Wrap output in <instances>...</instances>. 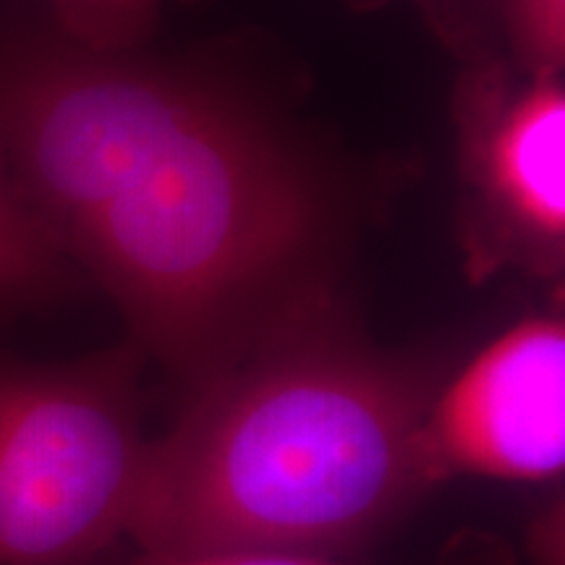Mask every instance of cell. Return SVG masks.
<instances>
[{
    "label": "cell",
    "mask_w": 565,
    "mask_h": 565,
    "mask_svg": "<svg viewBox=\"0 0 565 565\" xmlns=\"http://www.w3.org/2000/svg\"><path fill=\"white\" fill-rule=\"evenodd\" d=\"M0 166L129 343L189 391L330 294L335 210L278 121L196 71L0 9Z\"/></svg>",
    "instance_id": "6da1fadb"
},
{
    "label": "cell",
    "mask_w": 565,
    "mask_h": 565,
    "mask_svg": "<svg viewBox=\"0 0 565 565\" xmlns=\"http://www.w3.org/2000/svg\"><path fill=\"white\" fill-rule=\"evenodd\" d=\"M443 380L317 296L150 440L129 540L141 557L364 555L440 487L424 427Z\"/></svg>",
    "instance_id": "7a4b0ae2"
},
{
    "label": "cell",
    "mask_w": 565,
    "mask_h": 565,
    "mask_svg": "<svg viewBox=\"0 0 565 565\" xmlns=\"http://www.w3.org/2000/svg\"><path fill=\"white\" fill-rule=\"evenodd\" d=\"M145 362L129 341L61 364L0 351V565H100L129 540Z\"/></svg>",
    "instance_id": "3957f363"
},
{
    "label": "cell",
    "mask_w": 565,
    "mask_h": 565,
    "mask_svg": "<svg viewBox=\"0 0 565 565\" xmlns=\"http://www.w3.org/2000/svg\"><path fill=\"white\" fill-rule=\"evenodd\" d=\"M469 265L555 273L565 252V92L492 61L456 100Z\"/></svg>",
    "instance_id": "277c9868"
},
{
    "label": "cell",
    "mask_w": 565,
    "mask_h": 565,
    "mask_svg": "<svg viewBox=\"0 0 565 565\" xmlns=\"http://www.w3.org/2000/svg\"><path fill=\"white\" fill-rule=\"evenodd\" d=\"M437 479L542 484L565 463V328L529 317L443 380L424 427Z\"/></svg>",
    "instance_id": "5b68a950"
},
{
    "label": "cell",
    "mask_w": 565,
    "mask_h": 565,
    "mask_svg": "<svg viewBox=\"0 0 565 565\" xmlns=\"http://www.w3.org/2000/svg\"><path fill=\"white\" fill-rule=\"evenodd\" d=\"M82 282L0 166V312L53 307Z\"/></svg>",
    "instance_id": "8992f818"
},
{
    "label": "cell",
    "mask_w": 565,
    "mask_h": 565,
    "mask_svg": "<svg viewBox=\"0 0 565 565\" xmlns=\"http://www.w3.org/2000/svg\"><path fill=\"white\" fill-rule=\"evenodd\" d=\"M168 0H38L47 24L103 53H134L152 38Z\"/></svg>",
    "instance_id": "52a82bcc"
},
{
    "label": "cell",
    "mask_w": 565,
    "mask_h": 565,
    "mask_svg": "<svg viewBox=\"0 0 565 565\" xmlns=\"http://www.w3.org/2000/svg\"><path fill=\"white\" fill-rule=\"evenodd\" d=\"M513 63L534 79H561L565 66V0H492Z\"/></svg>",
    "instance_id": "ba28073f"
},
{
    "label": "cell",
    "mask_w": 565,
    "mask_h": 565,
    "mask_svg": "<svg viewBox=\"0 0 565 565\" xmlns=\"http://www.w3.org/2000/svg\"><path fill=\"white\" fill-rule=\"evenodd\" d=\"M511 550L498 536L484 532H463L445 547L435 565H511ZM139 565H356L353 561L288 555V553H210L189 557H139Z\"/></svg>",
    "instance_id": "9c48e42d"
},
{
    "label": "cell",
    "mask_w": 565,
    "mask_h": 565,
    "mask_svg": "<svg viewBox=\"0 0 565 565\" xmlns=\"http://www.w3.org/2000/svg\"><path fill=\"white\" fill-rule=\"evenodd\" d=\"M563 503L550 505L540 519L534 521V532H532V547L536 561L542 565H561V557L555 555V542L563 545Z\"/></svg>",
    "instance_id": "30bf717a"
},
{
    "label": "cell",
    "mask_w": 565,
    "mask_h": 565,
    "mask_svg": "<svg viewBox=\"0 0 565 565\" xmlns=\"http://www.w3.org/2000/svg\"><path fill=\"white\" fill-rule=\"evenodd\" d=\"M353 6H359V9H370V6L377 3V0H351Z\"/></svg>",
    "instance_id": "8fae6325"
}]
</instances>
